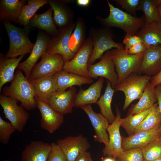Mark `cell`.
<instances>
[{"label":"cell","instance_id":"1","mask_svg":"<svg viewBox=\"0 0 161 161\" xmlns=\"http://www.w3.org/2000/svg\"><path fill=\"white\" fill-rule=\"evenodd\" d=\"M2 93L20 101L26 110H32L37 107L34 87L21 69L16 70L10 85L3 88Z\"/></svg>","mask_w":161,"mask_h":161},{"label":"cell","instance_id":"2","mask_svg":"<svg viewBox=\"0 0 161 161\" xmlns=\"http://www.w3.org/2000/svg\"><path fill=\"white\" fill-rule=\"evenodd\" d=\"M107 2L110 9L109 16L106 18L97 17L98 20L105 27H118L124 31L126 34L134 35L145 25L144 16L137 17L115 7L108 0Z\"/></svg>","mask_w":161,"mask_h":161},{"label":"cell","instance_id":"3","mask_svg":"<svg viewBox=\"0 0 161 161\" xmlns=\"http://www.w3.org/2000/svg\"><path fill=\"white\" fill-rule=\"evenodd\" d=\"M8 34L9 41L8 50L5 55L10 58L30 53L34 44L30 40L28 35L31 27L28 25L21 28L7 21L2 22Z\"/></svg>","mask_w":161,"mask_h":161},{"label":"cell","instance_id":"4","mask_svg":"<svg viewBox=\"0 0 161 161\" xmlns=\"http://www.w3.org/2000/svg\"><path fill=\"white\" fill-rule=\"evenodd\" d=\"M145 52L137 54H130L124 49L114 48L110 50L118 76L117 85L133 73L140 75V66Z\"/></svg>","mask_w":161,"mask_h":161},{"label":"cell","instance_id":"5","mask_svg":"<svg viewBox=\"0 0 161 161\" xmlns=\"http://www.w3.org/2000/svg\"><path fill=\"white\" fill-rule=\"evenodd\" d=\"M151 77L146 75L133 73L115 87V91H122L124 94L123 111L126 110L133 101L140 99Z\"/></svg>","mask_w":161,"mask_h":161},{"label":"cell","instance_id":"6","mask_svg":"<svg viewBox=\"0 0 161 161\" xmlns=\"http://www.w3.org/2000/svg\"><path fill=\"white\" fill-rule=\"evenodd\" d=\"M91 36L93 44V50L90 57L89 64H93L100 58L104 52L113 48L124 49L123 45L117 43L113 40V34L109 28L105 27L92 31Z\"/></svg>","mask_w":161,"mask_h":161},{"label":"cell","instance_id":"7","mask_svg":"<svg viewBox=\"0 0 161 161\" xmlns=\"http://www.w3.org/2000/svg\"><path fill=\"white\" fill-rule=\"evenodd\" d=\"M17 100L3 94L0 96V105L5 117L17 131L22 132L29 118V114L21 105H18Z\"/></svg>","mask_w":161,"mask_h":161},{"label":"cell","instance_id":"8","mask_svg":"<svg viewBox=\"0 0 161 161\" xmlns=\"http://www.w3.org/2000/svg\"><path fill=\"white\" fill-rule=\"evenodd\" d=\"M75 26V23L72 22L68 26L59 29V33L50 39L45 52L61 55L64 63L72 59L75 55L70 50L69 43L70 36Z\"/></svg>","mask_w":161,"mask_h":161},{"label":"cell","instance_id":"9","mask_svg":"<svg viewBox=\"0 0 161 161\" xmlns=\"http://www.w3.org/2000/svg\"><path fill=\"white\" fill-rule=\"evenodd\" d=\"M88 78L92 79L98 77L106 78L114 89L117 86L118 76L112 59L110 50L106 51L98 62L88 64Z\"/></svg>","mask_w":161,"mask_h":161},{"label":"cell","instance_id":"10","mask_svg":"<svg viewBox=\"0 0 161 161\" xmlns=\"http://www.w3.org/2000/svg\"><path fill=\"white\" fill-rule=\"evenodd\" d=\"M93 49V44L90 35L73 58L65 62L63 69L70 73L87 77L88 65Z\"/></svg>","mask_w":161,"mask_h":161},{"label":"cell","instance_id":"11","mask_svg":"<svg viewBox=\"0 0 161 161\" xmlns=\"http://www.w3.org/2000/svg\"><path fill=\"white\" fill-rule=\"evenodd\" d=\"M64 63L61 55L45 52L41 57L40 62L33 68L29 79L54 74L63 69Z\"/></svg>","mask_w":161,"mask_h":161},{"label":"cell","instance_id":"12","mask_svg":"<svg viewBox=\"0 0 161 161\" xmlns=\"http://www.w3.org/2000/svg\"><path fill=\"white\" fill-rule=\"evenodd\" d=\"M115 110V118L113 122L109 125L107 129L109 142L102 150L104 156H107L115 159L124 151L122 147V137L120 131L122 118L120 112L117 106H116Z\"/></svg>","mask_w":161,"mask_h":161},{"label":"cell","instance_id":"13","mask_svg":"<svg viewBox=\"0 0 161 161\" xmlns=\"http://www.w3.org/2000/svg\"><path fill=\"white\" fill-rule=\"evenodd\" d=\"M35 99L41 115V127L50 134L53 133L63 123L64 115L55 110L46 102L36 96Z\"/></svg>","mask_w":161,"mask_h":161},{"label":"cell","instance_id":"14","mask_svg":"<svg viewBox=\"0 0 161 161\" xmlns=\"http://www.w3.org/2000/svg\"><path fill=\"white\" fill-rule=\"evenodd\" d=\"M64 153L67 161H75L81 153L90 147L87 139L82 135L69 136L58 140L56 143Z\"/></svg>","mask_w":161,"mask_h":161},{"label":"cell","instance_id":"15","mask_svg":"<svg viewBox=\"0 0 161 161\" xmlns=\"http://www.w3.org/2000/svg\"><path fill=\"white\" fill-rule=\"evenodd\" d=\"M50 38L46 33L41 31L37 35L36 40L29 56L25 61L18 64L17 68L25 74L28 79L32 69L38 59L45 52Z\"/></svg>","mask_w":161,"mask_h":161},{"label":"cell","instance_id":"16","mask_svg":"<svg viewBox=\"0 0 161 161\" xmlns=\"http://www.w3.org/2000/svg\"><path fill=\"white\" fill-rule=\"evenodd\" d=\"M77 90L74 86L64 91H57L47 102L55 110L64 115L72 113Z\"/></svg>","mask_w":161,"mask_h":161},{"label":"cell","instance_id":"17","mask_svg":"<svg viewBox=\"0 0 161 161\" xmlns=\"http://www.w3.org/2000/svg\"><path fill=\"white\" fill-rule=\"evenodd\" d=\"M88 115L94 130L95 141L103 143L105 146L109 142L107 129L109 125L107 119L101 113H97L93 109L91 104L80 107Z\"/></svg>","mask_w":161,"mask_h":161},{"label":"cell","instance_id":"18","mask_svg":"<svg viewBox=\"0 0 161 161\" xmlns=\"http://www.w3.org/2000/svg\"><path fill=\"white\" fill-rule=\"evenodd\" d=\"M161 70V46H149L145 51L142 61L140 74L151 77Z\"/></svg>","mask_w":161,"mask_h":161},{"label":"cell","instance_id":"19","mask_svg":"<svg viewBox=\"0 0 161 161\" xmlns=\"http://www.w3.org/2000/svg\"><path fill=\"white\" fill-rule=\"evenodd\" d=\"M51 144L41 140H33L21 153V161H47L52 150Z\"/></svg>","mask_w":161,"mask_h":161},{"label":"cell","instance_id":"20","mask_svg":"<svg viewBox=\"0 0 161 161\" xmlns=\"http://www.w3.org/2000/svg\"><path fill=\"white\" fill-rule=\"evenodd\" d=\"M161 134V124L151 130L143 131L122 139V147L124 150L141 148Z\"/></svg>","mask_w":161,"mask_h":161},{"label":"cell","instance_id":"21","mask_svg":"<svg viewBox=\"0 0 161 161\" xmlns=\"http://www.w3.org/2000/svg\"><path fill=\"white\" fill-rule=\"evenodd\" d=\"M28 80L34 87L35 96L46 102L58 90L55 74Z\"/></svg>","mask_w":161,"mask_h":161},{"label":"cell","instance_id":"22","mask_svg":"<svg viewBox=\"0 0 161 161\" xmlns=\"http://www.w3.org/2000/svg\"><path fill=\"white\" fill-rule=\"evenodd\" d=\"M104 81L103 78L100 77L87 89H80L75 96L74 106L80 107L85 105L96 103L100 97Z\"/></svg>","mask_w":161,"mask_h":161},{"label":"cell","instance_id":"23","mask_svg":"<svg viewBox=\"0 0 161 161\" xmlns=\"http://www.w3.org/2000/svg\"><path fill=\"white\" fill-rule=\"evenodd\" d=\"M66 0H49L48 3L53 12V18L56 26L60 29L72 22L73 13L66 4Z\"/></svg>","mask_w":161,"mask_h":161},{"label":"cell","instance_id":"24","mask_svg":"<svg viewBox=\"0 0 161 161\" xmlns=\"http://www.w3.org/2000/svg\"><path fill=\"white\" fill-rule=\"evenodd\" d=\"M55 75L57 91H64L74 86H80L82 85L93 82L92 78L68 72L63 69L55 73Z\"/></svg>","mask_w":161,"mask_h":161},{"label":"cell","instance_id":"25","mask_svg":"<svg viewBox=\"0 0 161 161\" xmlns=\"http://www.w3.org/2000/svg\"><path fill=\"white\" fill-rule=\"evenodd\" d=\"M53 10L51 8L45 12L35 14L30 19L29 25L43 30L51 35L55 36L59 32L52 17Z\"/></svg>","mask_w":161,"mask_h":161},{"label":"cell","instance_id":"26","mask_svg":"<svg viewBox=\"0 0 161 161\" xmlns=\"http://www.w3.org/2000/svg\"><path fill=\"white\" fill-rule=\"evenodd\" d=\"M27 1L24 0H1L0 21L16 22Z\"/></svg>","mask_w":161,"mask_h":161},{"label":"cell","instance_id":"27","mask_svg":"<svg viewBox=\"0 0 161 161\" xmlns=\"http://www.w3.org/2000/svg\"><path fill=\"white\" fill-rule=\"evenodd\" d=\"M25 55L18 58H10L0 54V92L4 84L12 81L15 70Z\"/></svg>","mask_w":161,"mask_h":161},{"label":"cell","instance_id":"28","mask_svg":"<svg viewBox=\"0 0 161 161\" xmlns=\"http://www.w3.org/2000/svg\"><path fill=\"white\" fill-rule=\"evenodd\" d=\"M148 47L161 46V23L154 22L145 24L137 33Z\"/></svg>","mask_w":161,"mask_h":161},{"label":"cell","instance_id":"29","mask_svg":"<svg viewBox=\"0 0 161 161\" xmlns=\"http://www.w3.org/2000/svg\"><path fill=\"white\" fill-rule=\"evenodd\" d=\"M157 101L155 87L149 82L139 101L135 104L132 105L129 114L133 115L147 110L152 106Z\"/></svg>","mask_w":161,"mask_h":161},{"label":"cell","instance_id":"30","mask_svg":"<svg viewBox=\"0 0 161 161\" xmlns=\"http://www.w3.org/2000/svg\"><path fill=\"white\" fill-rule=\"evenodd\" d=\"M115 91L110 83L107 80L104 93L96 103L100 108V113L107 119L109 124L113 122L116 117L112 112L111 105Z\"/></svg>","mask_w":161,"mask_h":161},{"label":"cell","instance_id":"31","mask_svg":"<svg viewBox=\"0 0 161 161\" xmlns=\"http://www.w3.org/2000/svg\"><path fill=\"white\" fill-rule=\"evenodd\" d=\"M86 27L83 19L80 17L77 20L76 26L69 41V47L75 55L84 44L85 39Z\"/></svg>","mask_w":161,"mask_h":161},{"label":"cell","instance_id":"32","mask_svg":"<svg viewBox=\"0 0 161 161\" xmlns=\"http://www.w3.org/2000/svg\"><path fill=\"white\" fill-rule=\"evenodd\" d=\"M27 1V4L23 7L15 22L24 27L29 25L30 19L40 8L49 3V0H29Z\"/></svg>","mask_w":161,"mask_h":161},{"label":"cell","instance_id":"33","mask_svg":"<svg viewBox=\"0 0 161 161\" xmlns=\"http://www.w3.org/2000/svg\"><path fill=\"white\" fill-rule=\"evenodd\" d=\"M161 124V114L157 103L151 108L148 115L136 128L134 134L142 131L151 130Z\"/></svg>","mask_w":161,"mask_h":161},{"label":"cell","instance_id":"34","mask_svg":"<svg viewBox=\"0 0 161 161\" xmlns=\"http://www.w3.org/2000/svg\"><path fill=\"white\" fill-rule=\"evenodd\" d=\"M139 10L144 13L145 24L153 22L161 23L158 10L154 0H140Z\"/></svg>","mask_w":161,"mask_h":161},{"label":"cell","instance_id":"35","mask_svg":"<svg viewBox=\"0 0 161 161\" xmlns=\"http://www.w3.org/2000/svg\"><path fill=\"white\" fill-rule=\"evenodd\" d=\"M150 108L133 115L128 114L125 118H122L120 126L125 130L128 137L134 134L136 128L148 115Z\"/></svg>","mask_w":161,"mask_h":161},{"label":"cell","instance_id":"36","mask_svg":"<svg viewBox=\"0 0 161 161\" xmlns=\"http://www.w3.org/2000/svg\"><path fill=\"white\" fill-rule=\"evenodd\" d=\"M141 149L143 160L151 161L161 158V134Z\"/></svg>","mask_w":161,"mask_h":161},{"label":"cell","instance_id":"37","mask_svg":"<svg viewBox=\"0 0 161 161\" xmlns=\"http://www.w3.org/2000/svg\"><path fill=\"white\" fill-rule=\"evenodd\" d=\"M116 161H143L140 148H136L124 150L116 159Z\"/></svg>","mask_w":161,"mask_h":161},{"label":"cell","instance_id":"38","mask_svg":"<svg viewBox=\"0 0 161 161\" xmlns=\"http://www.w3.org/2000/svg\"><path fill=\"white\" fill-rule=\"evenodd\" d=\"M16 130L10 123L5 121L0 116V142L1 143L7 144L11 135Z\"/></svg>","mask_w":161,"mask_h":161},{"label":"cell","instance_id":"39","mask_svg":"<svg viewBox=\"0 0 161 161\" xmlns=\"http://www.w3.org/2000/svg\"><path fill=\"white\" fill-rule=\"evenodd\" d=\"M113 1L121 6L128 13L135 16L139 10L140 0H114Z\"/></svg>","mask_w":161,"mask_h":161},{"label":"cell","instance_id":"40","mask_svg":"<svg viewBox=\"0 0 161 161\" xmlns=\"http://www.w3.org/2000/svg\"><path fill=\"white\" fill-rule=\"evenodd\" d=\"M52 150L47 161H67L63 151L58 145L55 143L51 144Z\"/></svg>","mask_w":161,"mask_h":161},{"label":"cell","instance_id":"41","mask_svg":"<svg viewBox=\"0 0 161 161\" xmlns=\"http://www.w3.org/2000/svg\"><path fill=\"white\" fill-rule=\"evenodd\" d=\"M143 42L141 39L137 35H126L123 41L125 44L124 49L126 50L131 47L137 44Z\"/></svg>","mask_w":161,"mask_h":161},{"label":"cell","instance_id":"42","mask_svg":"<svg viewBox=\"0 0 161 161\" xmlns=\"http://www.w3.org/2000/svg\"><path fill=\"white\" fill-rule=\"evenodd\" d=\"M148 47L143 42H141L135 44L127 50H125L128 54H137L141 53L146 50Z\"/></svg>","mask_w":161,"mask_h":161},{"label":"cell","instance_id":"43","mask_svg":"<svg viewBox=\"0 0 161 161\" xmlns=\"http://www.w3.org/2000/svg\"><path fill=\"white\" fill-rule=\"evenodd\" d=\"M75 161H94L92 158L90 153L87 151L80 154Z\"/></svg>","mask_w":161,"mask_h":161},{"label":"cell","instance_id":"44","mask_svg":"<svg viewBox=\"0 0 161 161\" xmlns=\"http://www.w3.org/2000/svg\"><path fill=\"white\" fill-rule=\"evenodd\" d=\"M150 82L154 87L158 85L161 84V70L156 75L151 77Z\"/></svg>","mask_w":161,"mask_h":161},{"label":"cell","instance_id":"45","mask_svg":"<svg viewBox=\"0 0 161 161\" xmlns=\"http://www.w3.org/2000/svg\"><path fill=\"white\" fill-rule=\"evenodd\" d=\"M155 92L158 107L161 114V84L158 85L155 87Z\"/></svg>","mask_w":161,"mask_h":161},{"label":"cell","instance_id":"46","mask_svg":"<svg viewBox=\"0 0 161 161\" xmlns=\"http://www.w3.org/2000/svg\"><path fill=\"white\" fill-rule=\"evenodd\" d=\"M91 2L90 0H77L76 3L80 6L82 7H87Z\"/></svg>","mask_w":161,"mask_h":161},{"label":"cell","instance_id":"47","mask_svg":"<svg viewBox=\"0 0 161 161\" xmlns=\"http://www.w3.org/2000/svg\"><path fill=\"white\" fill-rule=\"evenodd\" d=\"M156 5L158 8L161 20V0H155Z\"/></svg>","mask_w":161,"mask_h":161},{"label":"cell","instance_id":"48","mask_svg":"<svg viewBox=\"0 0 161 161\" xmlns=\"http://www.w3.org/2000/svg\"><path fill=\"white\" fill-rule=\"evenodd\" d=\"M102 161H116V159L111 157H109L105 158Z\"/></svg>","mask_w":161,"mask_h":161},{"label":"cell","instance_id":"49","mask_svg":"<svg viewBox=\"0 0 161 161\" xmlns=\"http://www.w3.org/2000/svg\"><path fill=\"white\" fill-rule=\"evenodd\" d=\"M143 161H145V160H143ZM151 161H161V158H159V159H156V160H155Z\"/></svg>","mask_w":161,"mask_h":161},{"label":"cell","instance_id":"50","mask_svg":"<svg viewBox=\"0 0 161 161\" xmlns=\"http://www.w3.org/2000/svg\"><path fill=\"white\" fill-rule=\"evenodd\" d=\"M2 161H12L10 159H7L3 160Z\"/></svg>","mask_w":161,"mask_h":161}]
</instances>
